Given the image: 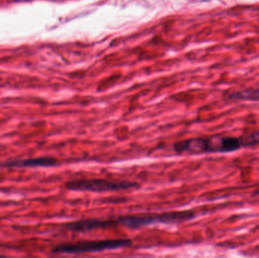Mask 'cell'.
<instances>
[{
    "label": "cell",
    "instance_id": "obj_1",
    "mask_svg": "<svg viewBox=\"0 0 259 258\" xmlns=\"http://www.w3.org/2000/svg\"><path fill=\"white\" fill-rule=\"evenodd\" d=\"M243 138L212 136L184 139L183 150L187 154L199 156L210 153H229L243 148Z\"/></svg>",
    "mask_w": 259,
    "mask_h": 258
},
{
    "label": "cell",
    "instance_id": "obj_4",
    "mask_svg": "<svg viewBox=\"0 0 259 258\" xmlns=\"http://www.w3.org/2000/svg\"><path fill=\"white\" fill-rule=\"evenodd\" d=\"M136 182H114L103 179L74 180L67 182L65 187L68 190L77 192H106L113 191L127 190L140 187Z\"/></svg>",
    "mask_w": 259,
    "mask_h": 258
},
{
    "label": "cell",
    "instance_id": "obj_6",
    "mask_svg": "<svg viewBox=\"0 0 259 258\" xmlns=\"http://www.w3.org/2000/svg\"><path fill=\"white\" fill-rule=\"evenodd\" d=\"M59 165V161L53 157H38L23 160L10 161L0 164V168H36V167H55Z\"/></svg>",
    "mask_w": 259,
    "mask_h": 258
},
{
    "label": "cell",
    "instance_id": "obj_7",
    "mask_svg": "<svg viewBox=\"0 0 259 258\" xmlns=\"http://www.w3.org/2000/svg\"><path fill=\"white\" fill-rule=\"evenodd\" d=\"M231 100H248L259 101V89H248L231 92L228 95Z\"/></svg>",
    "mask_w": 259,
    "mask_h": 258
},
{
    "label": "cell",
    "instance_id": "obj_8",
    "mask_svg": "<svg viewBox=\"0 0 259 258\" xmlns=\"http://www.w3.org/2000/svg\"><path fill=\"white\" fill-rule=\"evenodd\" d=\"M242 138L244 147L255 146L259 145V131L252 132Z\"/></svg>",
    "mask_w": 259,
    "mask_h": 258
},
{
    "label": "cell",
    "instance_id": "obj_9",
    "mask_svg": "<svg viewBox=\"0 0 259 258\" xmlns=\"http://www.w3.org/2000/svg\"><path fill=\"white\" fill-rule=\"evenodd\" d=\"M258 194H259V189H258V190L256 191V192H255V195H258Z\"/></svg>",
    "mask_w": 259,
    "mask_h": 258
},
{
    "label": "cell",
    "instance_id": "obj_5",
    "mask_svg": "<svg viewBox=\"0 0 259 258\" xmlns=\"http://www.w3.org/2000/svg\"><path fill=\"white\" fill-rule=\"evenodd\" d=\"M118 225L117 220H103L99 218L80 220L68 223L65 225V228L74 233H88L94 230L108 229Z\"/></svg>",
    "mask_w": 259,
    "mask_h": 258
},
{
    "label": "cell",
    "instance_id": "obj_3",
    "mask_svg": "<svg viewBox=\"0 0 259 258\" xmlns=\"http://www.w3.org/2000/svg\"><path fill=\"white\" fill-rule=\"evenodd\" d=\"M132 245L128 239H108L99 241H80L74 243H63L53 248V254H80L96 253L108 250L127 248Z\"/></svg>",
    "mask_w": 259,
    "mask_h": 258
},
{
    "label": "cell",
    "instance_id": "obj_2",
    "mask_svg": "<svg viewBox=\"0 0 259 258\" xmlns=\"http://www.w3.org/2000/svg\"><path fill=\"white\" fill-rule=\"evenodd\" d=\"M196 218L193 211H175L160 214H142L117 218L118 224L130 229H139L152 224H180Z\"/></svg>",
    "mask_w": 259,
    "mask_h": 258
}]
</instances>
